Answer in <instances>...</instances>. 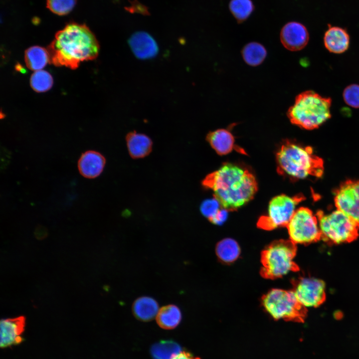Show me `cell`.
I'll return each mask as SVG.
<instances>
[{
  "label": "cell",
  "instance_id": "cell-23",
  "mask_svg": "<svg viewBox=\"0 0 359 359\" xmlns=\"http://www.w3.org/2000/svg\"><path fill=\"white\" fill-rule=\"evenodd\" d=\"M181 351L180 345L172 340L160 341L154 344L151 349L154 359H172Z\"/></svg>",
  "mask_w": 359,
  "mask_h": 359
},
{
  "label": "cell",
  "instance_id": "cell-29",
  "mask_svg": "<svg viewBox=\"0 0 359 359\" xmlns=\"http://www.w3.org/2000/svg\"><path fill=\"white\" fill-rule=\"evenodd\" d=\"M221 207L219 201L214 197L203 201L200 205V211L204 216L210 220Z\"/></svg>",
  "mask_w": 359,
  "mask_h": 359
},
{
  "label": "cell",
  "instance_id": "cell-13",
  "mask_svg": "<svg viewBox=\"0 0 359 359\" xmlns=\"http://www.w3.org/2000/svg\"><path fill=\"white\" fill-rule=\"evenodd\" d=\"M1 348L5 349L21 343L23 338L21 335L25 327L23 317L1 319L0 323Z\"/></svg>",
  "mask_w": 359,
  "mask_h": 359
},
{
  "label": "cell",
  "instance_id": "cell-16",
  "mask_svg": "<svg viewBox=\"0 0 359 359\" xmlns=\"http://www.w3.org/2000/svg\"><path fill=\"white\" fill-rule=\"evenodd\" d=\"M324 42L329 51L340 54L348 49L350 36L346 29L338 26H330L325 33Z\"/></svg>",
  "mask_w": 359,
  "mask_h": 359
},
{
  "label": "cell",
  "instance_id": "cell-17",
  "mask_svg": "<svg viewBox=\"0 0 359 359\" xmlns=\"http://www.w3.org/2000/svg\"><path fill=\"white\" fill-rule=\"evenodd\" d=\"M126 140L129 153L133 159L144 158L152 151V141L146 135L131 132L127 135Z\"/></svg>",
  "mask_w": 359,
  "mask_h": 359
},
{
  "label": "cell",
  "instance_id": "cell-8",
  "mask_svg": "<svg viewBox=\"0 0 359 359\" xmlns=\"http://www.w3.org/2000/svg\"><path fill=\"white\" fill-rule=\"evenodd\" d=\"M304 199L303 195H301L289 196L282 194L274 197L269 203L267 214L259 218L257 227L266 230L286 227L297 209V205Z\"/></svg>",
  "mask_w": 359,
  "mask_h": 359
},
{
  "label": "cell",
  "instance_id": "cell-26",
  "mask_svg": "<svg viewBox=\"0 0 359 359\" xmlns=\"http://www.w3.org/2000/svg\"><path fill=\"white\" fill-rule=\"evenodd\" d=\"M53 83L51 75L46 71L40 70L35 71L30 78V84L36 92H44L49 90Z\"/></svg>",
  "mask_w": 359,
  "mask_h": 359
},
{
  "label": "cell",
  "instance_id": "cell-22",
  "mask_svg": "<svg viewBox=\"0 0 359 359\" xmlns=\"http://www.w3.org/2000/svg\"><path fill=\"white\" fill-rule=\"evenodd\" d=\"M215 251L218 258L226 263L235 261L240 253L237 242L231 238H225L219 241L216 246Z\"/></svg>",
  "mask_w": 359,
  "mask_h": 359
},
{
  "label": "cell",
  "instance_id": "cell-11",
  "mask_svg": "<svg viewBox=\"0 0 359 359\" xmlns=\"http://www.w3.org/2000/svg\"><path fill=\"white\" fill-rule=\"evenodd\" d=\"M337 209L351 218L359 226V180H348L335 193Z\"/></svg>",
  "mask_w": 359,
  "mask_h": 359
},
{
  "label": "cell",
  "instance_id": "cell-7",
  "mask_svg": "<svg viewBox=\"0 0 359 359\" xmlns=\"http://www.w3.org/2000/svg\"><path fill=\"white\" fill-rule=\"evenodd\" d=\"M262 304L274 319L301 320L305 309L298 301L293 290L273 289L262 298Z\"/></svg>",
  "mask_w": 359,
  "mask_h": 359
},
{
  "label": "cell",
  "instance_id": "cell-12",
  "mask_svg": "<svg viewBox=\"0 0 359 359\" xmlns=\"http://www.w3.org/2000/svg\"><path fill=\"white\" fill-rule=\"evenodd\" d=\"M309 39L306 27L298 22H289L281 30V41L283 46L290 51L302 49L307 44Z\"/></svg>",
  "mask_w": 359,
  "mask_h": 359
},
{
  "label": "cell",
  "instance_id": "cell-10",
  "mask_svg": "<svg viewBox=\"0 0 359 359\" xmlns=\"http://www.w3.org/2000/svg\"><path fill=\"white\" fill-rule=\"evenodd\" d=\"M293 284V291L299 303L305 308L317 307L325 299V284L321 279L315 277H302Z\"/></svg>",
  "mask_w": 359,
  "mask_h": 359
},
{
  "label": "cell",
  "instance_id": "cell-25",
  "mask_svg": "<svg viewBox=\"0 0 359 359\" xmlns=\"http://www.w3.org/2000/svg\"><path fill=\"white\" fill-rule=\"evenodd\" d=\"M229 7L231 13L239 23L246 20L254 8L251 0H231Z\"/></svg>",
  "mask_w": 359,
  "mask_h": 359
},
{
  "label": "cell",
  "instance_id": "cell-27",
  "mask_svg": "<svg viewBox=\"0 0 359 359\" xmlns=\"http://www.w3.org/2000/svg\"><path fill=\"white\" fill-rule=\"evenodd\" d=\"M76 2L77 0H46V6L53 13L63 15L73 9Z\"/></svg>",
  "mask_w": 359,
  "mask_h": 359
},
{
  "label": "cell",
  "instance_id": "cell-3",
  "mask_svg": "<svg viewBox=\"0 0 359 359\" xmlns=\"http://www.w3.org/2000/svg\"><path fill=\"white\" fill-rule=\"evenodd\" d=\"M277 171L294 179L309 176L321 177L323 162L315 155L312 148L303 147L290 140L284 141L276 156Z\"/></svg>",
  "mask_w": 359,
  "mask_h": 359
},
{
  "label": "cell",
  "instance_id": "cell-31",
  "mask_svg": "<svg viewBox=\"0 0 359 359\" xmlns=\"http://www.w3.org/2000/svg\"><path fill=\"white\" fill-rule=\"evenodd\" d=\"M172 359H199L198 358L194 357L189 352L185 351H181L176 356H175Z\"/></svg>",
  "mask_w": 359,
  "mask_h": 359
},
{
  "label": "cell",
  "instance_id": "cell-30",
  "mask_svg": "<svg viewBox=\"0 0 359 359\" xmlns=\"http://www.w3.org/2000/svg\"><path fill=\"white\" fill-rule=\"evenodd\" d=\"M228 211V210L221 207L216 214L209 220L215 224L219 225L222 224L227 218Z\"/></svg>",
  "mask_w": 359,
  "mask_h": 359
},
{
  "label": "cell",
  "instance_id": "cell-20",
  "mask_svg": "<svg viewBox=\"0 0 359 359\" xmlns=\"http://www.w3.org/2000/svg\"><path fill=\"white\" fill-rule=\"evenodd\" d=\"M182 314L180 308L175 305H168L160 308L156 317L159 326L166 330L176 328L180 323Z\"/></svg>",
  "mask_w": 359,
  "mask_h": 359
},
{
  "label": "cell",
  "instance_id": "cell-18",
  "mask_svg": "<svg viewBox=\"0 0 359 359\" xmlns=\"http://www.w3.org/2000/svg\"><path fill=\"white\" fill-rule=\"evenodd\" d=\"M206 139L219 155L228 154L235 148L233 135L226 129H220L210 132L207 135Z\"/></svg>",
  "mask_w": 359,
  "mask_h": 359
},
{
  "label": "cell",
  "instance_id": "cell-6",
  "mask_svg": "<svg viewBox=\"0 0 359 359\" xmlns=\"http://www.w3.org/2000/svg\"><path fill=\"white\" fill-rule=\"evenodd\" d=\"M321 238L334 244L352 241L358 235L359 226L349 216L337 209L325 213L317 214Z\"/></svg>",
  "mask_w": 359,
  "mask_h": 359
},
{
  "label": "cell",
  "instance_id": "cell-2",
  "mask_svg": "<svg viewBox=\"0 0 359 359\" xmlns=\"http://www.w3.org/2000/svg\"><path fill=\"white\" fill-rule=\"evenodd\" d=\"M47 50L50 63L75 69L81 62L96 58L100 46L87 26L70 22L57 32Z\"/></svg>",
  "mask_w": 359,
  "mask_h": 359
},
{
  "label": "cell",
  "instance_id": "cell-19",
  "mask_svg": "<svg viewBox=\"0 0 359 359\" xmlns=\"http://www.w3.org/2000/svg\"><path fill=\"white\" fill-rule=\"evenodd\" d=\"M160 309L157 301L149 296H142L137 299L132 306L135 317L145 322L156 318Z\"/></svg>",
  "mask_w": 359,
  "mask_h": 359
},
{
  "label": "cell",
  "instance_id": "cell-15",
  "mask_svg": "<svg viewBox=\"0 0 359 359\" xmlns=\"http://www.w3.org/2000/svg\"><path fill=\"white\" fill-rule=\"evenodd\" d=\"M105 163V158L101 153L89 150L81 155L78 161V169L84 178L94 179L103 172Z\"/></svg>",
  "mask_w": 359,
  "mask_h": 359
},
{
  "label": "cell",
  "instance_id": "cell-5",
  "mask_svg": "<svg viewBox=\"0 0 359 359\" xmlns=\"http://www.w3.org/2000/svg\"><path fill=\"white\" fill-rule=\"evenodd\" d=\"M296 252V244L290 239L273 241L262 252L261 275L275 279L297 271L298 267L294 261Z\"/></svg>",
  "mask_w": 359,
  "mask_h": 359
},
{
  "label": "cell",
  "instance_id": "cell-28",
  "mask_svg": "<svg viewBox=\"0 0 359 359\" xmlns=\"http://www.w3.org/2000/svg\"><path fill=\"white\" fill-rule=\"evenodd\" d=\"M343 98L349 106L359 108V85L353 84L348 86L343 91Z\"/></svg>",
  "mask_w": 359,
  "mask_h": 359
},
{
  "label": "cell",
  "instance_id": "cell-24",
  "mask_svg": "<svg viewBox=\"0 0 359 359\" xmlns=\"http://www.w3.org/2000/svg\"><path fill=\"white\" fill-rule=\"evenodd\" d=\"M267 51L261 44L252 42L246 44L242 50V55L245 62L251 66L260 64L265 59Z\"/></svg>",
  "mask_w": 359,
  "mask_h": 359
},
{
  "label": "cell",
  "instance_id": "cell-4",
  "mask_svg": "<svg viewBox=\"0 0 359 359\" xmlns=\"http://www.w3.org/2000/svg\"><path fill=\"white\" fill-rule=\"evenodd\" d=\"M332 99L312 90L301 93L288 110L291 123L306 130L319 128L331 117Z\"/></svg>",
  "mask_w": 359,
  "mask_h": 359
},
{
  "label": "cell",
  "instance_id": "cell-21",
  "mask_svg": "<svg viewBox=\"0 0 359 359\" xmlns=\"http://www.w3.org/2000/svg\"><path fill=\"white\" fill-rule=\"evenodd\" d=\"M24 60L29 69L36 71L42 70L49 62V56L47 49L33 46L25 51Z\"/></svg>",
  "mask_w": 359,
  "mask_h": 359
},
{
  "label": "cell",
  "instance_id": "cell-1",
  "mask_svg": "<svg viewBox=\"0 0 359 359\" xmlns=\"http://www.w3.org/2000/svg\"><path fill=\"white\" fill-rule=\"evenodd\" d=\"M202 184L213 191L214 197L228 211L248 203L258 190L256 180L248 170L228 163L208 174Z\"/></svg>",
  "mask_w": 359,
  "mask_h": 359
},
{
  "label": "cell",
  "instance_id": "cell-14",
  "mask_svg": "<svg viewBox=\"0 0 359 359\" xmlns=\"http://www.w3.org/2000/svg\"><path fill=\"white\" fill-rule=\"evenodd\" d=\"M128 43L133 53L140 59L153 58L159 51V47L155 39L145 31H138L133 33L129 39Z\"/></svg>",
  "mask_w": 359,
  "mask_h": 359
},
{
  "label": "cell",
  "instance_id": "cell-9",
  "mask_svg": "<svg viewBox=\"0 0 359 359\" xmlns=\"http://www.w3.org/2000/svg\"><path fill=\"white\" fill-rule=\"evenodd\" d=\"M286 227L290 240L295 244L312 243L321 238L318 217L307 207L297 209Z\"/></svg>",
  "mask_w": 359,
  "mask_h": 359
}]
</instances>
